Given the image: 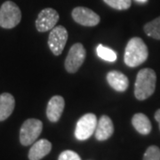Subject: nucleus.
I'll list each match as a JSON object with an SVG mask.
<instances>
[{"label":"nucleus","mask_w":160,"mask_h":160,"mask_svg":"<svg viewBox=\"0 0 160 160\" xmlns=\"http://www.w3.org/2000/svg\"><path fill=\"white\" fill-rule=\"evenodd\" d=\"M157 75L152 69H141L138 72L134 85V95L139 101H144L154 93Z\"/></svg>","instance_id":"1"},{"label":"nucleus","mask_w":160,"mask_h":160,"mask_svg":"<svg viewBox=\"0 0 160 160\" xmlns=\"http://www.w3.org/2000/svg\"><path fill=\"white\" fill-rule=\"evenodd\" d=\"M149 51L146 44L140 38H132L128 41L125 50L124 61L130 68H135L145 62Z\"/></svg>","instance_id":"2"},{"label":"nucleus","mask_w":160,"mask_h":160,"mask_svg":"<svg viewBox=\"0 0 160 160\" xmlns=\"http://www.w3.org/2000/svg\"><path fill=\"white\" fill-rule=\"evenodd\" d=\"M22 20V12L19 6L12 2L6 1L0 7V27L12 29L16 27Z\"/></svg>","instance_id":"3"},{"label":"nucleus","mask_w":160,"mask_h":160,"mask_svg":"<svg viewBox=\"0 0 160 160\" xmlns=\"http://www.w3.org/2000/svg\"><path fill=\"white\" fill-rule=\"evenodd\" d=\"M43 130V124L39 119L29 118L22 124L20 130V142L23 146L35 142Z\"/></svg>","instance_id":"4"},{"label":"nucleus","mask_w":160,"mask_h":160,"mask_svg":"<svg viewBox=\"0 0 160 160\" xmlns=\"http://www.w3.org/2000/svg\"><path fill=\"white\" fill-rule=\"evenodd\" d=\"M97 123V118L92 113H87L81 117L76 126V138L79 141H86L89 139L94 133Z\"/></svg>","instance_id":"5"},{"label":"nucleus","mask_w":160,"mask_h":160,"mask_svg":"<svg viewBox=\"0 0 160 160\" xmlns=\"http://www.w3.org/2000/svg\"><path fill=\"white\" fill-rule=\"evenodd\" d=\"M86 52L81 43H77L70 47L65 60V69L69 73H76L86 60Z\"/></svg>","instance_id":"6"},{"label":"nucleus","mask_w":160,"mask_h":160,"mask_svg":"<svg viewBox=\"0 0 160 160\" xmlns=\"http://www.w3.org/2000/svg\"><path fill=\"white\" fill-rule=\"evenodd\" d=\"M68 31L63 26H55L50 31L48 37V46L52 52L58 56L63 52L68 41Z\"/></svg>","instance_id":"7"},{"label":"nucleus","mask_w":160,"mask_h":160,"mask_svg":"<svg viewBox=\"0 0 160 160\" xmlns=\"http://www.w3.org/2000/svg\"><path fill=\"white\" fill-rule=\"evenodd\" d=\"M71 15L76 22L86 27H94L101 22V17L95 12L84 6L74 8Z\"/></svg>","instance_id":"8"},{"label":"nucleus","mask_w":160,"mask_h":160,"mask_svg":"<svg viewBox=\"0 0 160 160\" xmlns=\"http://www.w3.org/2000/svg\"><path fill=\"white\" fill-rule=\"evenodd\" d=\"M59 13L52 8H45L40 12L36 21V28L39 32H46L53 29L58 21Z\"/></svg>","instance_id":"9"},{"label":"nucleus","mask_w":160,"mask_h":160,"mask_svg":"<svg viewBox=\"0 0 160 160\" xmlns=\"http://www.w3.org/2000/svg\"><path fill=\"white\" fill-rule=\"evenodd\" d=\"M65 107V101L61 95H54L47 103L46 116L47 118L52 123L58 122L63 113Z\"/></svg>","instance_id":"10"},{"label":"nucleus","mask_w":160,"mask_h":160,"mask_svg":"<svg viewBox=\"0 0 160 160\" xmlns=\"http://www.w3.org/2000/svg\"><path fill=\"white\" fill-rule=\"evenodd\" d=\"M114 132V125L112 120L108 116H102L97 123V126L94 132L95 138L98 141L108 140Z\"/></svg>","instance_id":"11"},{"label":"nucleus","mask_w":160,"mask_h":160,"mask_svg":"<svg viewBox=\"0 0 160 160\" xmlns=\"http://www.w3.org/2000/svg\"><path fill=\"white\" fill-rule=\"evenodd\" d=\"M52 143L46 139H41L36 142L30 148L29 152V160H40L50 153Z\"/></svg>","instance_id":"12"},{"label":"nucleus","mask_w":160,"mask_h":160,"mask_svg":"<svg viewBox=\"0 0 160 160\" xmlns=\"http://www.w3.org/2000/svg\"><path fill=\"white\" fill-rule=\"evenodd\" d=\"M107 81L109 86L118 92H125L129 86L127 77L118 70L109 71L107 74Z\"/></svg>","instance_id":"13"},{"label":"nucleus","mask_w":160,"mask_h":160,"mask_svg":"<svg viewBox=\"0 0 160 160\" xmlns=\"http://www.w3.org/2000/svg\"><path fill=\"white\" fill-rule=\"evenodd\" d=\"M15 107V100L11 93L4 92L0 94V121L7 119Z\"/></svg>","instance_id":"14"},{"label":"nucleus","mask_w":160,"mask_h":160,"mask_svg":"<svg viewBox=\"0 0 160 160\" xmlns=\"http://www.w3.org/2000/svg\"><path fill=\"white\" fill-rule=\"evenodd\" d=\"M132 124L138 132L144 135L149 134L152 128L149 118L142 113H137L133 115L132 118Z\"/></svg>","instance_id":"15"},{"label":"nucleus","mask_w":160,"mask_h":160,"mask_svg":"<svg viewBox=\"0 0 160 160\" xmlns=\"http://www.w3.org/2000/svg\"><path fill=\"white\" fill-rule=\"evenodd\" d=\"M144 31L147 36L160 40V16L147 23L144 26Z\"/></svg>","instance_id":"16"},{"label":"nucleus","mask_w":160,"mask_h":160,"mask_svg":"<svg viewBox=\"0 0 160 160\" xmlns=\"http://www.w3.org/2000/svg\"><path fill=\"white\" fill-rule=\"evenodd\" d=\"M96 52H97L98 56L106 62H115L117 61V58H118L117 53L112 49H110L107 46L99 45L96 48Z\"/></svg>","instance_id":"17"},{"label":"nucleus","mask_w":160,"mask_h":160,"mask_svg":"<svg viewBox=\"0 0 160 160\" xmlns=\"http://www.w3.org/2000/svg\"><path fill=\"white\" fill-rule=\"evenodd\" d=\"M104 3L116 10H127L132 5V0H103Z\"/></svg>","instance_id":"18"},{"label":"nucleus","mask_w":160,"mask_h":160,"mask_svg":"<svg viewBox=\"0 0 160 160\" xmlns=\"http://www.w3.org/2000/svg\"><path fill=\"white\" fill-rule=\"evenodd\" d=\"M143 160H160V149L157 146H150L145 151Z\"/></svg>","instance_id":"19"},{"label":"nucleus","mask_w":160,"mask_h":160,"mask_svg":"<svg viewBox=\"0 0 160 160\" xmlns=\"http://www.w3.org/2000/svg\"><path fill=\"white\" fill-rule=\"evenodd\" d=\"M58 160H81L80 157L72 150H65L59 156Z\"/></svg>","instance_id":"20"},{"label":"nucleus","mask_w":160,"mask_h":160,"mask_svg":"<svg viewBox=\"0 0 160 160\" xmlns=\"http://www.w3.org/2000/svg\"><path fill=\"white\" fill-rule=\"evenodd\" d=\"M155 119L157 120L159 124V129H160V109H158L155 113Z\"/></svg>","instance_id":"21"},{"label":"nucleus","mask_w":160,"mask_h":160,"mask_svg":"<svg viewBox=\"0 0 160 160\" xmlns=\"http://www.w3.org/2000/svg\"><path fill=\"white\" fill-rule=\"evenodd\" d=\"M137 2H140V3H146L148 0H136Z\"/></svg>","instance_id":"22"}]
</instances>
